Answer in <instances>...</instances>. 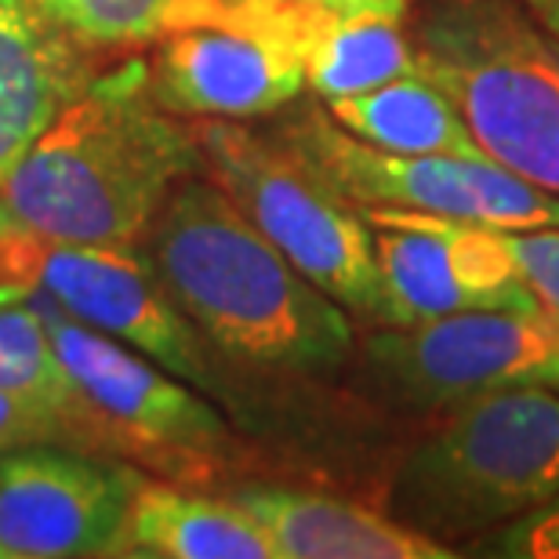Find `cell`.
<instances>
[{
  "mask_svg": "<svg viewBox=\"0 0 559 559\" xmlns=\"http://www.w3.org/2000/svg\"><path fill=\"white\" fill-rule=\"evenodd\" d=\"M150 259L211 353L276 374H334L349 364V309L301 276L211 182L186 178L150 226Z\"/></svg>",
  "mask_w": 559,
  "mask_h": 559,
  "instance_id": "obj_1",
  "label": "cell"
},
{
  "mask_svg": "<svg viewBox=\"0 0 559 559\" xmlns=\"http://www.w3.org/2000/svg\"><path fill=\"white\" fill-rule=\"evenodd\" d=\"M197 171V128L156 103L145 62H128L55 114L0 182V200L44 240L139 243Z\"/></svg>",
  "mask_w": 559,
  "mask_h": 559,
  "instance_id": "obj_2",
  "label": "cell"
},
{
  "mask_svg": "<svg viewBox=\"0 0 559 559\" xmlns=\"http://www.w3.org/2000/svg\"><path fill=\"white\" fill-rule=\"evenodd\" d=\"M559 495V389L465 400L400 462L389 516L457 545L506 527Z\"/></svg>",
  "mask_w": 559,
  "mask_h": 559,
  "instance_id": "obj_3",
  "label": "cell"
},
{
  "mask_svg": "<svg viewBox=\"0 0 559 559\" xmlns=\"http://www.w3.org/2000/svg\"><path fill=\"white\" fill-rule=\"evenodd\" d=\"M418 73L451 98L506 171L559 193V59L512 0H462L425 19Z\"/></svg>",
  "mask_w": 559,
  "mask_h": 559,
  "instance_id": "obj_4",
  "label": "cell"
},
{
  "mask_svg": "<svg viewBox=\"0 0 559 559\" xmlns=\"http://www.w3.org/2000/svg\"><path fill=\"white\" fill-rule=\"evenodd\" d=\"M204 171L295 270L342 309L382 320V273L374 233L349 200L320 182L280 139L240 120L197 128Z\"/></svg>",
  "mask_w": 559,
  "mask_h": 559,
  "instance_id": "obj_5",
  "label": "cell"
},
{
  "mask_svg": "<svg viewBox=\"0 0 559 559\" xmlns=\"http://www.w3.org/2000/svg\"><path fill=\"white\" fill-rule=\"evenodd\" d=\"M26 301L40 312L51 349L84 396L109 454L150 462L178 479H200L222 462L229 425L197 385L167 374L124 342L87 328L44 287Z\"/></svg>",
  "mask_w": 559,
  "mask_h": 559,
  "instance_id": "obj_6",
  "label": "cell"
},
{
  "mask_svg": "<svg viewBox=\"0 0 559 559\" xmlns=\"http://www.w3.org/2000/svg\"><path fill=\"white\" fill-rule=\"evenodd\" d=\"M280 142L353 207L421 211L487 229H559V193L506 171L490 156L389 153L306 109Z\"/></svg>",
  "mask_w": 559,
  "mask_h": 559,
  "instance_id": "obj_7",
  "label": "cell"
},
{
  "mask_svg": "<svg viewBox=\"0 0 559 559\" xmlns=\"http://www.w3.org/2000/svg\"><path fill=\"white\" fill-rule=\"evenodd\" d=\"M364 382L407 411H451L506 389H559V331L542 312L465 309L382 323L360 345Z\"/></svg>",
  "mask_w": 559,
  "mask_h": 559,
  "instance_id": "obj_8",
  "label": "cell"
},
{
  "mask_svg": "<svg viewBox=\"0 0 559 559\" xmlns=\"http://www.w3.org/2000/svg\"><path fill=\"white\" fill-rule=\"evenodd\" d=\"M145 73L156 103L193 120L265 117L306 87L276 0H186Z\"/></svg>",
  "mask_w": 559,
  "mask_h": 559,
  "instance_id": "obj_9",
  "label": "cell"
},
{
  "mask_svg": "<svg viewBox=\"0 0 559 559\" xmlns=\"http://www.w3.org/2000/svg\"><path fill=\"white\" fill-rule=\"evenodd\" d=\"M374 233L382 320L418 323L465 309L542 312L523 284L501 229L396 207H360Z\"/></svg>",
  "mask_w": 559,
  "mask_h": 559,
  "instance_id": "obj_10",
  "label": "cell"
},
{
  "mask_svg": "<svg viewBox=\"0 0 559 559\" xmlns=\"http://www.w3.org/2000/svg\"><path fill=\"white\" fill-rule=\"evenodd\" d=\"M142 476L66 443L0 447V559L109 556Z\"/></svg>",
  "mask_w": 559,
  "mask_h": 559,
  "instance_id": "obj_11",
  "label": "cell"
},
{
  "mask_svg": "<svg viewBox=\"0 0 559 559\" xmlns=\"http://www.w3.org/2000/svg\"><path fill=\"white\" fill-rule=\"evenodd\" d=\"M40 287L87 328L124 342L200 393L218 385L211 345L178 309L156 262L135 243L48 240Z\"/></svg>",
  "mask_w": 559,
  "mask_h": 559,
  "instance_id": "obj_12",
  "label": "cell"
},
{
  "mask_svg": "<svg viewBox=\"0 0 559 559\" xmlns=\"http://www.w3.org/2000/svg\"><path fill=\"white\" fill-rule=\"evenodd\" d=\"M273 542L276 559H451L443 542L404 527L389 512L287 484H248L229 495Z\"/></svg>",
  "mask_w": 559,
  "mask_h": 559,
  "instance_id": "obj_13",
  "label": "cell"
},
{
  "mask_svg": "<svg viewBox=\"0 0 559 559\" xmlns=\"http://www.w3.org/2000/svg\"><path fill=\"white\" fill-rule=\"evenodd\" d=\"M84 44L33 0H0V182L87 87Z\"/></svg>",
  "mask_w": 559,
  "mask_h": 559,
  "instance_id": "obj_14",
  "label": "cell"
},
{
  "mask_svg": "<svg viewBox=\"0 0 559 559\" xmlns=\"http://www.w3.org/2000/svg\"><path fill=\"white\" fill-rule=\"evenodd\" d=\"M109 556L128 559H276L273 542L233 498H204L150 484L128 501Z\"/></svg>",
  "mask_w": 559,
  "mask_h": 559,
  "instance_id": "obj_15",
  "label": "cell"
},
{
  "mask_svg": "<svg viewBox=\"0 0 559 559\" xmlns=\"http://www.w3.org/2000/svg\"><path fill=\"white\" fill-rule=\"evenodd\" d=\"M280 8H284V29L306 70V87H312L323 103L418 73V48L404 37L400 19L334 15L306 4Z\"/></svg>",
  "mask_w": 559,
  "mask_h": 559,
  "instance_id": "obj_16",
  "label": "cell"
},
{
  "mask_svg": "<svg viewBox=\"0 0 559 559\" xmlns=\"http://www.w3.org/2000/svg\"><path fill=\"white\" fill-rule=\"evenodd\" d=\"M328 114L338 128L389 153L484 156L454 103L429 76L407 73L367 92L331 98Z\"/></svg>",
  "mask_w": 559,
  "mask_h": 559,
  "instance_id": "obj_17",
  "label": "cell"
},
{
  "mask_svg": "<svg viewBox=\"0 0 559 559\" xmlns=\"http://www.w3.org/2000/svg\"><path fill=\"white\" fill-rule=\"evenodd\" d=\"M0 389L37 396L44 404L70 411L73 418H81L95 432L98 451H106L92 411H87L84 396L76 393L70 374L62 371L59 356L51 349L48 328H44L40 312L29 301L0 306Z\"/></svg>",
  "mask_w": 559,
  "mask_h": 559,
  "instance_id": "obj_18",
  "label": "cell"
},
{
  "mask_svg": "<svg viewBox=\"0 0 559 559\" xmlns=\"http://www.w3.org/2000/svg\"><path fill=\"white\" fill-rule=\"evenodd\" d=\"M66 33L95 48L156 40L175 26L186 0H33Z\"/></svg>",
  "mask_w": 559,
  "mask_h": 559,
  "instance_id": "obj_19",
  "label": "cell"
},
{
  "mask_svg": "<svg viewBox=\"0 0 559 559\" xmlns=\"http://www.w3.org/2000/svg\"><path fill=\"white\" fill-rule=\"evenodd\" d=\"M19 443H66L98 454L95 432L70 411L44 404L37 396L0 389V447Z\"/></svg>",
  "mask_w": 559,
  "mask_h": 559,
  "instance_id": "obj_20",
  "label": "cell"
},
{
  "mask_svg": "<svg viewBox=\"0 0 559 559\" xmlns=\"http://www.w3.org/2000/svg\"><path fill=\"white\" fill-rule=\"evenodd\" d=\"M462 552L490 559H559V495L506 527L479 534Z\"/></svg>",
  "mask_w": 559,
  "mask_h": 559,
  "instance_id": "obj_21",
  "label": "cell"
},
{
  "mask_svg": "<svg viewBox=\"0 0 559 559\" xmlns=\"http://www.w3.org/2000/svg\"><path fill=\"white\" fill-rule=\"evenodd\" d=\"M501 240L542 317L559 331V229H501Z\"/></svg>",
  "mask_w": 559,
  "mask_h": 559,
  "instance_id": "obj_22",
  "label": "cell"
},
{
  "mask_svg": "<svg viewBox=\"0 0 559 559\" xmlns=\"http://www.w3.org/2000/svg\"><path fill=\"white\" fill-rule=\"evenodd\" d=\"M48 240L15 218L0 200V306H19L40 287V265Z\"/></svg>",
  "mask_w": 559,
  "mask_h": 559,
  "instance_id": "obj_23",
  "label": "cell"
},
{
  "mask_svg": "<svg viewBox=\"0 0 559 559\" xmlns=\"http://www.w3.org/2000/svg\"><path fill=\"white\" fill-rule=\"evenodd\" d=\"M280 4H306L334 15H378V19H404L407 0H280Z\"/></svg>",
  "mask_w": 559,
  "mask_h": 559,
  "instance_id": "obj_24",
  "label": "cell"
},
{
  "mask_svg": "<svg viewBox=\"0 0 559 559\" xmlns=\"http://www.w3.org/2000/svg\"><path fill=\"white\" fill-rule=\"evenodd\" d=\"M520 4L552 33V40H559V0H520Z\"/></svg>",
  "mask_w": 559,
  "mask_h": 559,
  "instance_id": "obj_25",
  "label": "cell"
},
{
  "mask_svg": "<svg viewBox=\"0 0 559 559\" xmlns=\"http://www.w3.org/2000/svg\"><path fill=\"white\" fill-rule=\"evenodd\" d=\"M556 59H559V40H556Z\"/></svg>",
  "mask_w": 559,
  "mask_h": 559,
  "instance_id": "obj_26",
  "label": "cell"
}]
</instances>
